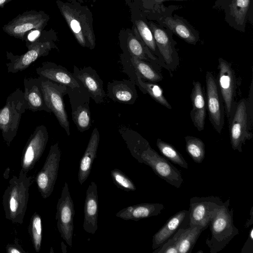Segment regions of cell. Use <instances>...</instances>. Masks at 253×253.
I'll list each match as a JSON object with an SVG mask.
<instances>
[{
  "label": "cell",
  "instance_id": "1",
  "mask_svg": "<svg viewBox=\"0 0 253 253\" xmlns=\"http://www.w3.org/2000/svg\"><path fill=\"white\" fill-rule=\"evenodd\" d=\"M57 6L78 42L83 47L93 49L96 45L92 13L86 6L71 0L56 1Z\"/></svg>",
  "mask_w": 253,
  "mask_h": 253
},
{
  "label": "cell",
  "instance_id": "2",
  "mask_svg": "<svg viewBox=\"0 0 253 253\" xmlns=\"http://www.w3.org/2000/svg\"><path fill=\"white\" fill-rule=\"evenodd\" d=\"M31 177L20 170L18 176L13 175L2 196L5 218L13 223L21 224L27 209Z\"/></svg>",
  "mask_w": 253,
  "mask_h": 253
},
{
  "label": "cell",
  "instance_id": "3",
  "mask_svg": "<svg viewBox=\"0 0 253 253\" xmlns=\"http://www.w3.org/2000/svg\"><path fill=\"white\" fill-rule=\"evenodd\" d=\"M230 198L223 202L210 223L211 238L206 241L211 253H217L222 250L239 234V230L234 224L233 212L229 209Z\"/></svg>",
  "mask_w": 253,
  "mask_h": 253
},
{
  "label": "cell",
  "instance_id": "4",
  "mask_svg": "<svg viewBox=\"0 0 253 253\" xmlns=\"http://www.w3.org/2000/svg\"><path fill=\"white\" fill-rule=\"evenodd\" d=\"M26 110L24 92L19 88L7 96L5 105L0 109V130L8 146L16 136L22 115Z\"/></svg>",
  "mask_w": 253,
  "mask_h": 253
},
{
  "label": "cell",
  "instance_id": "5",
  "mask_svg": "<svg viewBox=\"0 0 253 253\" xmlns=\"http://www.w3.org/2000/svg\"><path fill=\"white\" fill-rule=\"evenodd\" d=\"M42 78L41 85L45 104L67 135L70 136V124L63 100L64 96L67 93V86Z\"/></svg>",
  "mask_w": 253,
  "mask_h": 253
},
{
  "label": "cell",
  "instance_id": "6",
  "mask_svg": "<svg viewBox=\"0 0 253 253\" xmlns=\"http://www.w3.org/2000/svg\"><path fill=\"white\" fill-rule=\"evenodd\" d=\"M61 152L59 142L51 145L44 163L36 177V183L42 197L48 198L52 193L57 178Z\"/></svg>",
  "mask_w": 253,
  "mask_h": 253
},
{
  "label": "cell",
  "instance_id": "7",
  "mask_svg": "<svg viewBox=\"0 0 253 253\" xmlns=\"http://www.w3.org/2000/svg\"><path fill=\"white\" fill-rule=\"evenodd\" d=\"M249 104L246 99H242L236 105L230 121V137L234 150L242 152V145L252 138L249 132Z\"/></svg>",
  "mask_w": 253,
  "mask_h": 253
},
{
  "label": "cell",
  "instance_id": "8",
  "mask_svg": "<svg viewBox=\"0 0 253 253\" xmlns=\"http://www.w3.org/2000/svg\"><path fill=\"white\" fill-rule=\"evenodd\" d=\"M139 163L149 166L156 175L177 188L183 182L181 172L151 146L142 153Z\"/></svg>",
  "mask_w": 253,
  "mask_h": 253
},
{
  "label": "cell",
  "instance_id": "9",
  "mask_svg": "<svg viewBox=\"0 0 253 253\" xmlns=\"http://www.w3.org/2000/svg\"><path fill=\"white\" fill-rule=\"evenodd\" d=\"M223 204V202L217 196L191 198L189 226L200 225L204 230L207 229L211 220Z\"/></svg>",
  "mask_w": 253,
  "mask_h": 253
},
{
  "label": "cell",
  "instance_id": "10",
  "mask_svg": "<svg viewBox=\"0 0 253 253\" xmlns=\"http://www.w3.org/2000/svg\"><path fill=\"white\" fill-rule=\"evenodd\" d=\"M74 205L68 185L65 182L56 206L55 219L57 227L62 239L70 247L72 246L74 232Z\"/></svg>",
  "mask_w": 253,
  "mask_h": 253
},
{
  "label": "cell",
  "instance_id": "11",
  "mask_svg": "<svg viewBox=\"0 0 253 253\" xmlns=\"http://www.w3.org/2000/svg\"><path fill=\"white\" fill-rule=\"evenodd\" d=\"M48 140V133L45 126H37L23 149L21 159V170L24 173L32 170L42 156Z\"/></svg>",
  "mask_w": 253,
  "mask_h": 253
},
{
  "label": "cell",
  "instance_id": "12",
  "mask_svg": "<svg viewBox=\"0 0 253 253\" xmlns=\"http://www.w3.org/2000/svg\"><path fill=\"white\" fill-rule=\"evenodd\" d=\"M28 50L20 55L7 53V58L10 62L6 63L7 72L16 73L27 68L39 58L47 55L53 48H57L52 40L36 41L27 46Z\"/></svg>",
  "mask_w": 253,
  "mask_h": 253
},
{
  "label": "cell",
  "instance_id": "13",
  "mask_svg": "<svg viewBox=\"0 0 253 253\" xmlns=\"http://www.w3.org/2000/svg\"><path fill=\"white\" fill-rule=\"evenodd\" d=\"M72 108V118L77 129L81 132L88 130L91 126L89 108V95L83 85L71 89L67 87Z\"/></svg>",
  "mask_w": 253,
  "mask_h": 253
},
{
  "label": "cell",
  "instance_id": "14",
  "mask_svg": "<svg viewBox=\"0 0 253 253\" xmlns=\"http://www.w3.org/2000/svg\"><path fill=\"white\" fill-rule=\"evenodd\" d=\"M120 62L122 72L135 84L137 77L145 81L154 83L163 79L160 70L146 61L123 53L120 55Z\"/></svg>",
  "mask_w": 253,
  "mask_h": 253
},
{
  "label": "cell",
  "instance_id": "15",
  "mask_svg": "<svg viewBox=\"0 0 253 253\" xmlns=\"http://www.w3.org/2000/svg\"><path fill=\"white\" fill-rule=\"evenodd\" d=\"M218 69L219 90L225 105L227 117L230 120L236 105L234 101L236 87L235 74L231 64L221 58L218 59Z\"/></svg>",
  "mask_w": 253,
  "mask_h": 253
},
{
  "label": "cell",
  "instance_id": "16",
  "mask_svg": "<svg viewBox=\"0 0 253 253\" xmlns=\"http://www.w3.org/2000/svg\"><path fill=\"white\" fill-rule=\"evenodd\" d=\"M208 110L210 121L216 131L220 133L224 125V107L216 80L210 72L206 75Z\"/></svg>",
  "mask_w": 253,
  "mask_h": 253
},
{
  "label": "cell",
  "instance_id": "17",
  "mask_svg": "<svg viewBox=\"0 0 253 253\" xmlns=\"http://www.w3.org/2000/svg\"><path fill=\"white\" fill-rule=\"evenodd\" d=\"M73 75L96 103L100 104L105 101L107 96L103 81L94 69L90 66L79 68L74 65Z\"/></svg>",
  "mask_w": 253,
  "mask_h": 253
},
{
  "label": "cell",
  "instance_id": "18",
  "mask_svg": "<svg viewBox=\"0 0 253 253\" xmlns=\"http://www.w3.org/2000/svg\"><path fill=\"white\" fill-rule=\"evenodd\" d=\"M150 25L163 62L167 69L174 71L178 66L179 59L169 36L153 23H151Z\"/></svg>",
  "mask_w": 253,
  "mask_h": 253
},
{
  "label": "cell",
  "instance_id": "19",
  "mask_svg": "<svg viewBox=\"0 0 253 253\" xmlns=\"http://www.w3.org/2000/svg\"><path fill=\"white\" fill-rule=\"evenodd\" d=\"M48 20L47 15L40 13L21 15L3 27V30L10 36L22 39L30 30L42 29Z\"/></svg>",
  "mask_w": 253,
  "mask_h": 253
},
{
  "label": "cell",
  "instance_id": "20",
  "mask_svg": "<svg viewBox=\"0 0 253 253\" xmlns=\"http://www.w3.org/2000/svg\"><path fill=\"white\" fill-rule=\"evenodd\" d=\"M189 226V210L180 211L171 216L153 236L152 249H157L171 238L180 228Z\"/></svg>",
  "mask_w": 253,
  "mask_h": 253
},
{
  "label": "cell",
  "instance_id": "21",
  "mask_svg": "<svg viewBox=\"0 0 253 253\" xmlns=\"http://www.w3.org/2000/svg\"><path fill=\"white\" fill-rule=\"evenodd\" d=\"M36 71L39 76L65 85L71 89L80 87V84L74 78L73 73L60 65L46 61L42 63L41 66L38 67Z\"/></svg>",
  "mask_w": 253,
  "mask_h": 253
},
{
  "label": "cell",
  "instance_id": "22",
  "mask_svg": "<svg viewBox=\"0 0 253 253\" xmlns=\"http://www.w3.org/2000/svg\"><path fill=\"white\" fill-rule=\"evenodd\" d=\"M84 211L83 228L87 233L94 234L98 228V214L97 186L95 182H91L86 190Z\"/></svg>",
  "mask_w": 253,
  "mask_h": 253
},
{
  "label": "cell",
  "instance_id": "23",
  "mask_svg": "<svg viewBox=\"0 0 253 253\" xmlns=\"http://www.w3.org/2000/svg\"><path fill=\"white\" fill-rule=\"evenodd\" d=\"M42 77L26 78L24 79V97L27 109L33 112L44 111L51 113L46 106L42 88Z\"/></svg>",
  "mask_w": 253,
  "mask_h": 253
},
{
  "label": "cell",
  "instance_id": "24",
  "mask_svg": "<svg viewBox=\"0 0 253 253\" xmlns=\"http://www.w3.org/2000/svg\"><path fill=\"white\" fill-rule=\"evenodd\" d=\"M135 83L129 80H113L107 84V96L115 102L132 105L138 97Z\"/></svg>",
  "mask_w": 253,
  "mask_h": 253
},
{
  "label": "cell",
  "instance_id": "25",
  "mask_svg": "<svg viewBox=\"0 0 253 253\" xmlns=\"http://www.w3.org/2000/svg\"><path fill=\"white\" fill-rule=\"evenodd\" d=\"M100 140V135L97 127H95L90 136L85 152L79 165L78 174V180L82 185L89 176L95 158Z\"/></svg>",
  "mask_w": 253,
  "mask_h": 253
},
{
  "label": "cell",
  "instance_id": "26",
  "mask_svg": "<svg viewBox=\"0 0 253 253\" xmlns=\"http://www.w3.org/2000/svg\"><path fill=\"white\" fill-rule=\"evenodd\" d=\"M164 209L162 204L143 203L127 207L119 211L116 216L126 220L138 221L158 215Z\"/></svg>",
  "mask_w": 253,
  "mask_h": 253
},
{
  "label": "cell",
  "instance_id": "27",
  "mask_svg": "<svg viewBox=\"0 0 253 253\" xmlns=\"http://www.w3.org/2000/svg\"><path fill=\"white\" fill-rule=\"evenodd\" d=\"M191 94L192 108L190 117L194 126L199 131L204 128L206 112V102L201 83L199 81L193 82Z\"/></svg>",
  "mask_w": 253,
  "mask_h": 253
},
{
  "label": "cell",
  "instance_id": "28",
  "mask_svg": "<svg viewBox=\"0 0 253 253\" xmlns=\"http://www.w3.org/2000/svg\"><path fill=\"white\" fill-rule=\"evenodd\" d=\"M203 231V228L200 225L180 228L170 238L178 253H191Z\"/></svg>",
  "mask_w": 253,
  "mask_h": 253
},
{
  "label": "cell",
  "instance_id": "29",
  "mask_svg": "<svg viewBox=\"0 0 253 253\" xmlns=\"http://www.w3.org/2000/svg\"><path fill=\"white\" fill-rule=\"evenodd\" d=\"M163 23L188 43L195 44L199 41L198 32L186 20L181 17H167L164 19Z\"/></svg>",
  "mask_w": 253,
  "mask_h": 253
},
{
  "label": "cell",
  "instance_id": "30",
  "mask_svg": "<svg viewBox=\"0 0 253 253\" xmlns=\"http://www.w3.org/2000/svg\"><path fill=\"white\" fill-rule=\"evenodd\" d=\"M119 131L131 155L139 162L142 153L150 146L149 143L138 132L123 125L119 126Z\"/></svg>",
  "mask_w": 253,
  "mask_h": 253
},
{
  "label": "cell",
  "instance_id": "31",
  "mask_svg": "<svg viewBox=\"0 0 253 253\" xmlns=\"http://www.w3.org/2000/svg\"><path fill=\"white\" fill-rule=\"evenodd\" d=\"M135 25L139 34H136L138 37L147 46L151 53L157 58L162 64V67L166 68L162 61L159 53L153 34L147 25L142 20H138L135 21Z\"/></svg>",
  "mask_w": 253,
  "mask_h": 253
},
{
  "label": "cell",
  "instance_id": "32",
  "mask_svg": "<svg viewBox=\"0 0 253 253\" xmlns=\"http://www.w3.org/2000/svg\"><path fill=\"white\" fill-rule=\"evenodd\" d=\"M135 84L143 93H148L158 103L168 109H171V105L164 95L162 89L157 84L146 82L141 78L137 77Z\"/></svg>",
  "mask_w": 253,
  "mask_h": 253
},
{
  "label": "cell",
  "instance_id": "33",
  "mask_svg": "<svg viewBox=\"0 0 253 253\" xmlns=\"http://www.w3.org/2000/svg\"><path fill=\"white\" fill-rule=\"evenodd\" d=\"M156 145L161 153L169 161L183 168H188L186 160L172 145L160 138L157 139Z\"/></svg>",
  "mask_w": 253,
  "mask_h": 253
},
{
  "label": "cell",
  "instance_id": "34",
  "mask_svg": "<svg viewBox=\"0 0 253 253\" xmlns=\"http://www.w3.org/2000/svg\"><path fill=\"white\" fill-rule=\"evenodd\" d=\"M28 232L35 251L39 253L42 246V226L41 216L37 212H35L30 218Z\"/></svg>",
  "mask_w": 253,
  "mask_h": 253
},
{
  "label": "cell",
  "instance_id": "35",
  "mask_svg": "<svg viewBox=\"0 0 253 253\" xmlns=\"http://www.w3.org/2000/svg\"><path fill=\"white\" fill-rule=\"evenodd\" d=\"M187 153L197 163H201L205 157V146L203 141L196 137L187 136L185 137Z\"/></svg>",
  "mask_w": 253,
  "mask_h": 253
},
{
  "label": "cell",
  "instance_id": "36",
  "mask_svg": "<svg viewBox=\"0 0 253 253\" xmlns=\"http://www.w3.org/2000/svg\"><path fill=\"white\" fill-rule=\"evenodd\" d=\"M250 4V0H231L230 13L237 24H243L245 22Z\"/></svg>",
  "mask_w": 253,
  "mask_h": 253
},
{
  "label": "cell",
  "instance_id": "37",
  "mask_svg": "<svg viewBox=\"0 0 253 253\" xmlns=\"http://www.w3.org/2000/svg\"><path fill=\"white\" fill-rule=\"evenodd\" d=\"M114 183L119 188L126 191H134L136 188L133 181L123 172L118 169L111 171Z\"/></svg>",
  "mask_w": 253,
  "mask_h": 253
},
{
  "label": "cell",
  "instance_id": "38",
  "mask_svg": "<svg viewBox=\"0 0 253 253\" xmlns=\"http://www.w3.org/2000/svg\"><path fill=\"white\" fill-rule=\"evenodd\" d=\"M253 228L252 227L249 234L248 238L242 248L241 253H253Z\"/></svg>",
  "mask_w": 253,
  "mask_h": 253
},
{
  "label": "cell",
  "instance_id": "39",
  "mask_svg": "<svg viewBox=\"0 0 253 253\" xmlns=\"http://www.w3.org/2000/svg\"><path fill=\"white\" fill-rule=\"evenodd\" d=\"M7 253H26L22 247L16 241L14 244H7L6 246Z\"/></svg>",
  "mask_w": 253,
  "mask_h": 253
},
{
  "label": "cell",
  "instance_id": "40",
  "mask_svg": "<svg viewBox=\"0 0 253 253\" xmlns=\"http://www.w3.org/2000/svg\"><path fill=\"white\" fill-rule=\"evenodd\" d=\"M40 34L39 30H36L31 32L28 36V40L29 41L32 42V43L36 41ZM30 45V44H29Z\"/></svg>",
  "mask_w": 253,
  "mask_h": 253
},
{
  "label": "cell",
  "instance_id": "41",
  "mask_svg": "<svg viewBox=\"0 0 253 253\" xmlns=\"http://www.w3.org/2000/svg\"><path fill=\"white\" fill-rule=\"evenodd\" d=\"M250 218L248 219L245 225L246 228H248L253 224V207H252L250 212Z\"/></svg>",
  "mask_w": 253,
  "mask_h": 253
},
{
  "label": "cell",
  "instance_id": "42",
  "mask_svg": "<svg viewBox=\"0 0 253 253\" xmlns=\"http://www.w3.org/2000/svg\"><path fill=\"white\" fill-rule=\"evenodd\" d=\"M61 250L63 253H67V247L64 243L63 241L61 243Z\"/></svg>",
  "mask_w": 253,
  "mask_h": 253
},
{
  "label": "cell",
  "instance_id": "43",
  "mask_svg": "<svg viewBox=\"0 0 253 253\" xmlns=\"http://www.w3.org/2000/svg\"><path fill=\"white\" fill-rule=\"evenodd\" d=\"M11 0H0V6L3 5Z\"/></svg>",
  "mask_w": 253,
  "mask_h": 253
},
{
  "label": "cell",
  "instance_id": "44",
  "mask_svg": "<svg viewBox=\"0 0 253 253\" xmlns=\"http://www.w3.org/2000/svg\"><path fill=\"white\" fill-rule=\"evenodd\" d=\"M176 0V1H183V0Z\"/></svg>",
  "mask_w": 253,
  "mask_h": 253
},
{
  "label": "cell",
  "instance_id": "45",
  "mask_svg": "<svg viewBox=\"0 0 253 253\" xmlns=\"http://www.w3.org/2000/svg\"><path fill=\"white\" fill-rule=\"evenodd\" d=\"M203 253V251H202V250H201V251H198L196 253Z\"/></svg>",
  "mask_w": 253,
  "mask_h": 253
},
{
  "label": "cell",
  "instance_id": "46",
  "mask_svg": "<svg viewBox=\"0 0 253 253\" xmlns=\"http://www.w3.org/2000/svg\"><path fill=\"white\" fill-rule=\"evenodd\" d=\"M92 0V1H95L96 0Z\"/></svg>",
  "mask_w": 253,
  "mask_h": 253
}]
</instances>
